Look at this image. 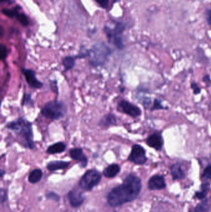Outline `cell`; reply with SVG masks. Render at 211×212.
<instances>
[{
	"instance_id": "cell-1",
	"label": "cell",
	"mask_w": 211,
	"mask_h": 212,
	"mask_svg": "<svg viewBox=\"0 0 211 212\" xmlns=\"http://www.w3.org/2000/svg\"><path fill=\"white\" fill-rule=\"evenodd\" d=\"M141 180L136 175L131 174L126 178L123 184L113 189L107 195L108 204L116 207L135 200L141 189Z\"/></svg>"
},
{
	"instance_id": "cell-2",
	"label": "cell",
	"mask_w": 211,
	"mask_h": 212,
	"mask_svg": "<svg viewBox=\"0 0 211 212\" xmlns=\"http://www.w3.org/2000/svg\"><path fill=\"white\" fill-rule=\"evenodd\" d=\"M6 127L14 131L24 147L29 149L34 148V134L31 122L22 118H19L7 123Z\"/></svg>"
},
{
	"instance_id": "cell-3",
	"label": "cell",
	"mask_w": 211,
	"mask_h": 212,
	"mask_svg": "<svg viewBox=\"0 0 211 212\" xmlns=\"http://www.w3.org/2000/svg\"><path fill=\"white\" fill-rule=\"evenodd\" d=\"M111 52L110 48L104 43H97L89 51L90 64L94 67L103 65L107 61Z\"/></svg>"
},
{
	"instance_id": "cell-4",
	"label": "cell",
	"mask_w": 211,
	"mask_h": 212,
	"mask_svg": "<svg viewBox=\"0 0 211 212\" xmlns=\"http://www.w3.org/2000/svg\"><path fill=\"white\" fill-rule=\"evenodd\" d=\"M42 114L51 120H59L63 118L66 113V107L59 101H49L41 111Z\"/></svg>"
},
{
	"instance_id": "cell-5",
	"label": "cell",
	"mask_w": 211,
	"mask_h": 212,
	"mask_svg": "<svg viewBox=\"0 0 211 212\" xmlns=\"http://www.w3.org/2000/svg\"><path fill=\"white\" fill-rule=\"evenodd\" d=\"M125 29V25L122 23H117L114 29H111L108 26H105L103 29L105 33L109 42L113 43L119 49L124 47V43L122 39V34Z\"/></svg>"
},
{
	"instance_id": "cell-6",
	"label": "cell",
	"mask_w": 211,
	"mask_h": 212,
	"mask_svg": "<svg viewBox=\"0 0 211 212\" xmlns=\"http://www.w3.org/2000/svg\"><path fill=\"white\" fill-rule=\"evenodd\" d=\"M102 175L100 172L95 169L88 170L79 181L81 189L86 191H90L100 183Z\"/></svg>"
},
{
	"instance_id": "cell-7",
	"label": "cell",
	"mask_w": 211,
	"mask_h": 212,
	"mask_svg": "<svg viewBox=\"0 0 211 212\" xmlns=\"http://www.w3.org/2000/svg\"><path fill=\"white\" fill-rule=\"evenodd\" d=\"M128 160L136 164H144L147 161L146 151L144 148L139 145H133Z\"/></svg>"
},
{
	"instance_id": "cell-8",
	"label": "cell",
	"mask_w": 211,
	"mask_h": 212,
	"mask_svg": "<svg viewBox=\"0 0 211 212\" xmlns=\"http://www.w3.org/2000/svg\"><path fill=\"white\" fill-rule=\"evenodd\" d=\"M118 110L132 117H137L141 115V109L128 101L123 100L118 104Z\"/></svg>"
},
{
	"instance_id": "cell-9",
	"label": "cell",
	"mask_w": 211,
	"mask_h": 212,
	"mask_svg": "<svg viewBox=\"0 0 211 212\" xmlns=\"http://www.w3.org/2000/svg\"><path fill=\"white\" fill-rule=\"evenodd\" d=\"M68 199L74 208L79 207L85 200L84 194L78 189H73L68 194Z\"/></svg>"
},
{
	"instance_id": "cell-10",
	"label": "cell",
	"mask_w": 211,
	"mask_h": 212,
	"mask_svg": "<svg viewBox=\"0 0 211 212\" xmlns=\"http://www.w3.org/2000/svg\"><path fill=\"white\" fill-rule=\"evenodd\" d=\"M22 73L24 74L28 84L32 88L39 89L43 86V84L36 78L35 72L32 70L22 69Z\"/></svg>"
},
{
	"instance_id": "cell-11",
	"label": "cell",
	"mask_w": 211,
	"mask_h": 212,
	"mask_svg": "<svg viewBox=\"0 0 211 212\" xmlns=\"http://www.w3.org/2000/svg\"><path fill=\"white\" fill-rule=\"evenodd\" d=\"M70 157L78 161L80 163V166L82 167H85L87 165L88 159L81 148H74L70 150Z\"/></svg>"
},
{
	"instance_id": "cell-12",
	"label": "cell",
	"mask_w": 211,
	"mask_h": 212,
	"mask_svg": "<svg viewBox=\"0 0 211 212\" xmlns=\"http://www.w3.org/2000/svg\"><path fill=\"white\" fill-rule=\"evenodd\" d=\"M146 143L149 147L159 151L162 148L163 140L161 134L155 132L147 138Z\"/></svg>"
},
{
	"instance_id": "cell-13",
	"label": "cell",
	"mask_w": 211,
	"mask_h": 212,
	"mask_svg": "<svg viewBox=\"0 0 211 212\" xmlns=\"http://www.w3.org/2000/svg\"><path fill=\"white\" fill-rule=\"evenodd\" d=\"M166 187L164 178L162 175H155L152 176L149 180L148 187L150 190H160Z\"/></svg>"
},
{
	"instance_id": "cell-14",
	"label": "cell",
	"mask_w": 211,
	"mask_h": 212,
	"mask_svg": "<svg viewBox=\"0 0 211 212\" xmlns=\"http://www.w3.org/2000/svg\"><path fill=\"white\" fill-rule=\"evenodd\" d=\"M70 163L64 161H53L48 163L47 165V169L50 171H55L57 170L64 169L68 167Z\"/></svg>"
},
{
	"instance_id": "cell-15",
	"label": "cell",
	"mask_w": 211,
	"mask_h": 212,
	"mask_svg": "<svg viewBox=\"0 0 211 212\" xmlns=\"http://www.w3.org/2000/svg\"><path fill=\"white\" fill-rule=\"evenodd\" d=\"M120 171V166L117 164H111L108 166L103 171L105 177L108 178H115Z\"/></svg>"
},
{
	"instance_id": "cell-16",
	"label": "cell",
	"mask_w": 211,
	"mask_h": 212,
	"mask_svg": "<svg viewBox=\"0 0 211 212\" xmlns=\"http://www.w3.org/2000/svg\"><path fill=\"white\" fill-rule=\"evenodd\" d=\"M116 123L115 116L112 114L105 115L100 120L99 125L103 127H108L111 125H114Z\"/></svg>"
},
{
	"instance_id": "cell-17",
	"label": "cell",
	"mask_w": 211,
	"mask_h": 212,
	"mask_svg": "<svg viewBox=\"0 0 211 212\" xmlns=\"http://www.w3.org/2000/svg\"><path fill=\"white\" fill-rule=\"evenodd\" d=\"M170 171L174 179H182L185 176V172L182 169V166L178 163L173 164L170 168Z\"/></svg>"
},
{
	"instance_id": "cell-18",
	"label": "cell",
	"mask_w": 211,
	"mask_h": 212,
	"mask_svg": "<svg viewBox=\"0 0 211 212\" xmlns=\"http://www.w3.org/2000/svg\"><path fill=\"white\" fill-rule=\"evenodd\" d=\"M66 146L63 142H58L50 146L47 152L50 155L57 154V153H63L66 150Z\"/></svg>"
},
{
	"instance_id": "cell-19",
	"label": "cell",
	"mask_w": 211,
	"mask_h": 212,
	"mask_svg": "<svg viewBox=\"0 0 211 212\" xmlns=\"http://www.w3.org/2000/svg\"><path fill=\"white\" fill-rule=\"evenodd\" d=\"M43 175L42 171L40 169H35L33 170L29 175V182L32 184H35L39 182Z\"/></svg>"
},
{
	"instance_id": "cell-20",
	"label": "cell",
	"mask_w": 211,
	"mask_h": 212,
	"mask_svg": "<svg viewBox=\"0 0 211 212\" xmlns=\"http://www.w3.org/2000/svg\"><path fill=\"white\" fill-rule=\"evenodd\" d=\"M63 65L64 66L65 71L71 70L75 65V59L73 56H66L63 60Z\"/></svg>"
},
{
	"instance_id": "cell-21",
	"label": "cell",
	"mask_w": 211,
	"mask_h": 212,
	"mask_svg": "<svg viewBox=\"0 0 211 212\" xmlns=\"http://www.w3.org/2000/svg\"><path fill=\"white\" fill-rule=\"evenodd\" d=\"M21 9V7L19 6H17L15 7L13 10H8V9H3L2 10V12L4 14V15L12 18H16V16L18 15V14L19 12Z\"/></svg>"
},
{
	"instance_id": "cell-22",
	"label": "cell",
	"mask_w": 211,
	"mask_h": 212,
	"mask_svg": "<svg viewBox=\"0 0 211 212\" xmlns=\"http://www.w3.org/2000/svg\"><path fill=\"white\" fill-rule=\"evenodd\" d=\"M16 18L18 19V20L20 22V23L24 26H27L29 24V21L27 18V16L25 14L21 13L20 12L18 14V15L16 16Z\"/></svg>"
},
{
	"instance_id": "cell-23",
	"label": "cell",
	"mask_w": 211,
	"mask_h": 212,
	"mask_svg": "<svg viewBox=\"0 0 211 212\" xmlns=\"http://www.w3.org/2000/svg\"><path fill=\"white\" fill-rule=\"evenodd\" d=\"M201 177L203 179L205 180H209L211 179V164L209 165L204 169Z\"/></svg>"
},
{
	"instance_id": "cell-24",
	"label": "cell",
	"mask_w": 211,
	"mask_h": 212,
	"mask_svg": "<svg viewBox=\"0 0 211 212\" xmlns=\"http://www.w3.org/2000/svg\"><path fill=\"white\" fill-rule=\"evenodd\" d=\"M33 104L32 100L31 99V95L30 94H25L23 100H22V105H30L31 106V104Z\"/></svg>"
},
{
	"instance_id": "cell-25",
	"label": "cell",
	"mask_w": 211,
	"mask_h": 212,
	"mask_svg": "<svg viewBox=\"0 0 211 212\" xmlns=\"http://www.w3.org/2000/svg\"><path fill=\"white\" fill-rule=\"evenodd\" d=\"M207 210V205L205 202H203L201 204H199V205L194 209V210L192 212H206Z\"/></svg>"
},
{
	"instance_id": "cell-26",
	"label": "cell",
	"mask_w": 211,
	"mask_h": 212,
	"mask_svg": "<svg viewBox=\"0 0 211 212\" xmlns=\"http://www.w3.org/2000/svg\"><path fill=\"white\" fill-rule=\"evenodd\" d=\"M95 2L102 8H107L109 4V0H95Z\"/></svg>"
},
{
	"instance_id": "cell-27",
	"label": "cell",
	"mask_w": 211,
	"mask_h": 212,
	"mask_svg": "<svg viewBox=\"0 0 211 212\" xmlns=\"http://www.w3.org/2000/svg\"><path fill=\"white\" fill-rule=\"evenodd\" d=\"M206 19L207 24L211 27V7L206 10Z\"/></svg>"
},
{
	"instance_id": "cell-28",
	"label": "cell",
	"mask_w": 211,
	"mask_h": 212,
	"mask_svg": "<svg viewBox=\"0 0 211 212\" xmlns=\"http://www.w3.org/2000/svg\"><path fill=\"white\" fill-rule=\"evenodd\" d=\"M163 109V106L161 104V102L158 99H155L154 101V104L152 107V110H158V109Z\"/></svg>"
},
{
	"instance_id": "cell-29",
	"label": "cell",
	"mask_w": 211,
	"mask_h": 212,
	"mask_svg": "<svg viewBox=\"0 0 211 212\" xmlns=\"http://www.w3.org/2000/svg\"><path fill=\"white\" fill-rule=\"evenodd\" d=\"M47 197L48 199H53V200H56V201H59V196H58L57 194H56L55 193H54V192L48 193V194L47 195Z\"/></svg>"
},
{
	"instance_id": "cell-30",
	"label": "cell",
	"mask_w": 211,
	"mask_h": 212,
	"mask_svg": "<svg viewBox=\"0 0 211 212\" xmlns=\"http://www.w3.org/2000/svg\"><path fill=\"white\" fill-rule=\"evenodd\" d=\"M206 188V187H205ZM205 188H203V190L201 192H199L196 194V196L199 199H202L203 198H204L206 195V189Z\"/></svg>"
},
{
	"instance_id": "cell-31",
	"label": "cell",
	"mask_w": 211,
	"mask_h": 212,
	"mask_svg": "<svg viewBox=\"0 0 211 212\" xmlns=\"http://www.w3.org/2000/svg\"><path fill=\"white\" fill-rule=\"evenodd\" d=\"M7 55V50L6 47L4 45H1V59L3 60L4 58H5L6 57Z\"/></svg>"
},
{
	"instance_id": "cell-32",
	"label": "cell",
	"mask_w": 211,
	"mask_h": 212,
	"mask_svg": "<svg viewBox=\"0 0 211 212\" xmlns=\"http://www.w3.org/2000/svg\"><path fill=\"white\" fill-rule=\"evenodd\" d=\"M191 87L192 89L193 90V91H194V94H197L200 93V92H201V89H200L199 87H198V86L197 85V84H196V83H192V84H191Z\"/></svg>"
},
{
	"instance_id": "cell-33",
	"label": "cell",
	"mask_w": 211,
	"mask_h": 212,
	"mask_svg": "<svg viewBox=\"0 0 211 212\" xmlns=\"http://www.w3.org/2000/svg\"><path fill=\"white\" fill-rule=\"evenodd\" d=\"M7 199V193L3 189H1V201L3 203Z\"/></svg>"
},
{
	"instance_id": "cell-34",
	"label": "cell",
	"mask_w": 211,
	"mask_h": 212,
	"mask_svg": "<svg viewBox=\"0 0 211 212\" xmlns=\"http://www.w3.org/2000/svg\"><path fill=\"white\" fill-rule=\"evenodd\" d=\"M5 173V171H4L3 170H1V177L3 176V174Z\"/></svg>"
},
{
	"instance_id": "cell-35",
	"label": "cell",
	"mask_w": 211,
	"mask_h": 212,
	"mask_svg": "<svg viewBox=\"0 0 211 212\" xmlns=\"http://www.w3.org/2000/svg\"><path fill=\"white\" fill-rule=\"evenodd\" d=\"M6 1H7V0H1V2L3 3V2H5Z\"/></svg>"
}]
</instances>
